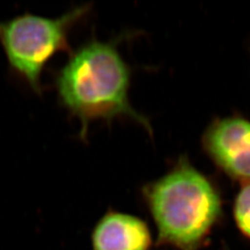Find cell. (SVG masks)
<instances>
[{
	"label": "cell",
	"instance_id": "6da1fadb",
	"mask_svg": "<svg viewBox=\"0 0 250 250\" xmlns=\"http://www.w3.org/2000/svg\"><path fill=\"white\" fill-rule=\"evenodd\" d=\"M130 72L111 42L91 39L70 53L54 73L59 104L81 123V138L97 120L127 116L151 132L146 118L135 111L128 99Z\"/></svg>",
	"mask_w": 250,
	"mask_h": 250
},
{
	"label": "cell",
	"instance_id": "7a4b0ae2",
	"mask_svg": "<svg viewBox=\"0 0 250 250\" xmlns=\"http://www.w3.org/2000/svg\"><path fill=\"white\" fill-rule=\"evenodd\" d=\"M144 194L159 240L180 250H198L222 213L214 187L187 159L146 187Z\"/></svg>",
	"mask_w": 250,
	"mask_h": 250
},
{
	"label": "cell",
	"instance_id": "3957f363",
	"mask_svg": "<svg viewBox=\"0 0 250 250\" xmlns=\"http://www.w3.org/2000/svg\"><path fill=\"white\" fill-rule=\"evenodd\" d=\"M90 9L89 5L79 6L57 18L26 12L0 21V44L10 72L36 94L42 95L45 67L56 55L71 53V33Z\"/></svg>",
	"mask_w": 250,
	"mask_h": 250
},
{
	"label": "cell",
	"instance_id": "277c9868",
	"mask_svg": "<svg viewBox=\"0 0 250 250\" xmlns=\"http://www.w3.org/2000/svg\"><path fill=\"white\" fill-rule=\"evenodd\" d=\"M203 146L225 173L250 184V122L238 117L216 120L204 134Z\"/></svg>",
	"mask_w": 250,
	"mask_h": 250
},
{
	"label": "cell",
	"instance_id": "5b68a950",
	"mask_svg": "<svg viewBox=\"0 0 250 250\" xmlns=\"http://www.w3.org/2000/svg\"><path fill=\"white\" fill-rule=\"evenodd\" d=\"M150 232L140 219L110 211L104 215L92 232L93 250H148Z\"/></svg>",
	"mask_w": 250,
	"mask_h": 250
},
{
	"label": "cell",
	"instance_id": "8992f818",
	"mask_svg": "<svg viewBox=\"0 0 250 250\" xmlns=\"http://www.w3.org/2000/svg\"><path fill=\"white\" fill-rule=\"evenodd\" d=\"M234 218L241 232L250 238V184L244 185L236 197Z\"/></svg>",
	"mask_w": 250,
	"mask_h": 250
}]
</instances>
